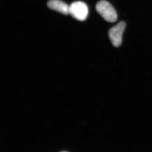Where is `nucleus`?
I'll list each match as a JSON object with an SVG mask.
<instances>
[{
    "label": "nucleus",
    "instance_id": "nucleus-3",
    "mask_svg": "<svg viewBox=\"0 0 152 152\" xmlns=\"http://www.w3.org/2000/svg\"><path fill=\"white\" fill-rule=\"evenodd\" d=\"M126 26V23L122 21L111 28L109 31V37L114 47H118L121 45L123 34Z\"/></svg>",
    "mask_w": 152,
    "mask_h": 152
},
{
    "label": "nucleus",
    "instance_id": "nucleus-4",
    "mask_svg": "<svg viewBox=\"0 0 152 152\" xmlns=\"http://www.w3.org/2000/svg\"><path fill=\"white\" fill-rule=\"evenodd\" d=\"M48 6L53 10L68 15L69 13V6L61 0H50L48 3Z\"/></svg>",
    "mask_w": 152,
    "mask_h": 152
},
{
    "label": "nucleus",
    "instance_id": "nucleus-2",
    "mask_svg": "<svg viewBox=\"0 0 152 152\" xmlns=\"http://www.w3.org/2000/svg\"><path fill=\"white\" fill-rule=\"evenodd\" d=\"M69 13L77 20L85 21L88 18V9L85 3L75 1L69 6Z\"/></svg>",
    "mask_w": 152,
    "mask_h": 152
},
{
    "label": "nucleus",
    "instance_id": "nucleus-5",
    "mask_svg": "<svg viewBox=\"0 0 152 152\" xmlns=\"http://www.w3.org/2000/svg\"></svg>",
    "mask_w": 152,
    "mask_h": 152
},
{
    "label": "nucleus",
    "instance_id": "nucleus-1",
    "mask_svg": "<svg viewBox=\"0 0 152 152\" xmlns=\"http://www.w3.org/2000/svg\"><path fill=\"white\" fill-rule=\"evenodd\" d=\"M97 12L106 21L109 22H114L117 20V14L115 10L110 3L102 0L98 1L96 5Z\"/></svg>",
    "mask_w": 152,
    "mask_h": 152
}]
</instances>
